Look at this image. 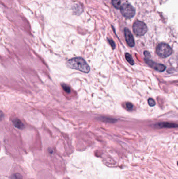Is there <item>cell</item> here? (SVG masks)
Wrapping results in <instances>:
<instances>
[{
  "label": "cell",
  "instance_id": "12",
  "mask_svg": "<svg viewBox=\"0 0 178 179\" xmlns=\"http://www.w3.org/2000/svg\"><path fill=\"white\" fill-rule=\"evenodd\" d=\"M62 87L66 92L67 93H70L71 92V89L68 85H66V84H62Z\"/></svg>",
  "mask_w": 178,
  "mask_h": 179
},
{
  "label": "cell",
  "instance_id": "14",
  "mask_svg": "<svg viewBox=\"0 0 178 179\" xmlns=\"http://www.w3.org/2000/svg\"><path fill=\"white\" fill-rule=\"evenodd\" d=\"M148 103L150 107H153L155 105V102L152 98H150L148 99Z\"/></svg>",
  "mask_w": 178,
  "mask_h": 179
},
{
  "label": "cell",
  "instance_id": "11",
  "mask_svg": "<svg viewBox=\"0 0 178 179\" xmlns=\"http://www.w3.org/2000/svg\"><path fill=\"white\" fill-rule=\"evenodd\" d=\"M11 179H23V177L21 174L16 173L12 176Z\"/></svg>",
  "mask_w": 178,
  "mask_h": 179
},
{
  "label": "cell",
  "instance_id": "15",
  "mask_svg": "<svg viewBox=\"0 0 178 179\" xmlns=\"http://www.w3.org/2000/svg\"><path fill=\"white\" fill-rule=\"evenodd\" d=\"M109 43H110V44L111 45V46L112 47V48H113V49H115V47H116V45H115L114 41L112 40L109 39Z\"/></svg>",
  "mask_w": 178,
  "mask_h": 179
},
{
  "label": "cell",
  "instance_id": "6",
  "mask_svg": "<svg viewBox=\"0 0 178 179\" xmlns=\"http://www.w3.org/2000/svg\"><path fill=\"white\" fill-rule=\"evenodd\" d=\"M124 35H125V40L127 45L131 47L134 46L135 45L134 38L132 34H131L130 31L128 29H124Z\"/></svg>",
  "mask_w": 178,
  "mask_h": 179
},
{
  "label": "cell",
  "instance_id": "7",
  "mask_svg": "<svg viewBox=\"0 0 178 179\" xmlns=\"http://www.w3.org/2000/svg\"><path fill=\"white\" fill-rule=\"evenodd\" d=\"M156 128H177L178 125L169 123H160L155 125Z\"/></svg>",
  "mask_w": 178,
  "mask_h": 179
},
{
  "label": "cell",
  "instance_id": "13",
  "mask_svg": "<svg viewBox=\"0 0 178 179\" xmlns=\"http://www.w3.org/2000/svg\"><path fill=\"white\" fill-rule=\"evenodd\" d=\"M125 108L128 111H131L132 110L133 108V105L132 103H130V102H127L125 104Z\"/></svg>",
  "mask_w": 178,
  "mask_h": 179
},
{
  "label": "cell",
  "instance_id": "10",
  "mask_svg": "<svg viewBox=\"0 0 178 179\" xmlns=\"http://www.w3.org/2000/svg\"><path fill=\"white\" fill-rule=\"evenodd\" d=\"M112 4L116 9H120L121 7L120 0H112Z\"/></svg>",
  "mask_w": 178,
  "mask_h": 179
},
{
  "label": "cell",
  "instance_id": "8",
  "mask_svg": "<svg viewBox=\"0 0 178 179\" xmlns=\"http://www.w3.org/2000/svg\"><path fill=\"white\" fill-rule=\"evenodd\" d=\"M13 123L15 127L17 128L18 129H22L24 127L23 123L21 122L19 119H13Z\"/></svg>",
  "mask_w": 178,
  "mask_h": 179
},
{
  "label": "cell",
  "instance_id": "1",
  "mask_svg": "<svg viewBox=\"0 0 178 179\" xmlns=\"http://www.w3.org/2000/svg\"><path fill=\"white\" fill-rule=\"evenodd\" d=\"M66 64L68 67L72 69L78 70L83 72L87 73L90 71L89 66L82 58H73L67 61Z\"/></svg>",
  "mask_w": 178,
  "mask_h": 179
},
{
  "label": "cell",
  "instance_id": "5",
  "mask_svg": "<svg viewBox=\"0 0 178 179\" xmlns=\"http://www.w3.org/2000/svg\"><path fill=\"white\" fill-rule=\"evenodd\" d=\"M145 61L146 63L148 64L150 67L153 68V69L157 70V71L162 72L166 69V67L162 64L156 63V62H153V61L150 60L148 59H145Z\"/></svg>",
  "mask_w": 178,
  "mask_h": 179
},
{
  "label": "cell",
  "instance_id": "3",
  "mask_svg": "<svg viewBox=\"0 0 178 179\" xmlns=\"http://www.w3.org/2000/svg\"><path fill=\"white\" fill-rule=\"evenodd\" d=\"M133 30L137 36H143L147 31L146 25L140 21H136L133 25Z\"/></svg>",
  "mask_w": 178,
  "mask_h": 179
},
{
  "label": "cell",
  "instance_id": "2",
  "mask_svg": "<svg viewBox=\"0 0 178 179\" xmlns=\"http://www.w3.org/2000/svg\"><path fill=\"white\" fill-rule=\"evenodd\" d=\"M156 53L159 57L165 58L169 57L172 53V50L171 47L166 44H161L158 45L156 48Z\"/></svg>",
  "mask_w": 178,
  "mask_h": 179
},
{
  "label": "cell",
  "instance_id": "17",
  "mask_svg": "<svg viewBox=\"0 0 178 179\" xmlns=\"http://www.w3.org/2000/svg\"></svg>",
  "mask_w": 178,
  "mask_h": 179
},
{
  "label": "cell",
  "instance_id": "4",
  "mask_svg": "<svg viewBox=\"0 0 178 179\" xmlns=\"http://www.w3.org/2000/svg\"><path fill=\"white\" fill-rule=\"evenodd\" d=\"M120 9L122 14L125 18H132L135 13V11L133 7L129 4H124L122 5Z\"/></svg>",
  "mask_w": 178,
  "mask_h": 179
},
{
  "label": "cell",
  "instance_id": "9",
  "mask_svg": "<svg viewBox=\"0 0 178 179\" xmlns=\"http://www.w3.org/2000/svg\"><path fill=\"white\" fill-rule=\"evenodd\" d=\"M125 59L127 60V62L131 65H133L134 64V60L133 59L131 55L129 53H126L125 55Z\"/></svg>",
  "mask_w": 178,
  "mask_h": 179
},
{
  "label": "cell",
  "instance_id": "16",
  "mask_svg": "<svg viewBox=\"0 0 178 179\" xmlns=\"http://www.w3.org/2000/svg\"><path fill=\"white\" fill-rule=\"evenodd\" d=\"M144 53L145 56L146 57H147V58H148V57H149V58L150 57V53L149 52H147V51H145V52H144Z\"/></svg>",
  "mask_w": 178,
  "mask_h": 179
}]
</instances>
